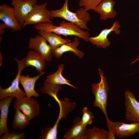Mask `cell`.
<instances>
[{
    "label": "cell",
    "instance_id": "obj_1",
    "mask_svg": "<svg viewBox=\"0 0 139 139\" xmlns=\"http://www.w3.org/2000/svg\"><path fill=\"white\" fill-rule=\"evenodd\" d=\"M33 27L39 31H50L65 36H74L86 42L89 41L90 37V33L88 31H84L77 25L64 20L61 22L58 26L54 25L53 23H44L34 25Z\"/></svg>",
    "mask_w": 139,
    "mask_h": 139
},
{
    "label": "cell",
    "instance_id": "obj_2",
    "mask_svg": "<svg viewBox=\"0 0 139 139\" xmlns=\"http://www.w3.org/2000/svg\"><path fill=\"white\" fill-rule=\"evenodd\" d=\"M69 0H64V3L60 9L50 11L51 19L59 18L74 23L83 30H90L87 26L88 22L91 20L89 13L83 7H80L75 13L68 9Z\"/></svg>",
    "mask_w": 139,
    "mask_h": 139
},
{
    "label": "cell",
    "instance_id": "obj_3",
    "mask_svg": "<svg viewBox=\"0 0 139 139\" xmlns=\"http://www.w3.org/2000/svg\"><path fill=\"white\" fill-rule=\"evenodd\" d=\"M98 71L100 77V81L91 85L92 91L95 97L93 106L102 110L107 120L109 119L106 110L109 87L103 71L99 68H98Z\"/></svg>",
    "mask_w": 139,
    "mask_h": 139
},
{
    "label": "cell",
    "instance_id": "obj_4",
    "mask_svg": "<svg viewBox=\"0 0 139 139\" xmlns=\"http://www.w3.org/2000/svg\"><path fill=\"white\" fill-rule=\"evenodd\" d=\"M18 65V72L15 79L12 81L11 85L8 88L3 89L0 86V99L2 100L7 97H15L18 99L26 96L25 91L19 88V78L22 70L26 67L24 63L25 58L20 60L16 58H14Z\"/></svg>",
    "mask_w": 139,
    "mask_h": 139
},
{
    "label": "cell",
    "instance_id": "obj_5",
    "mask_svg": "<svg viewBox=\"0 0 139 139\" xmlns=\"http://www.w3.org/2000/svg\"><path fill=\"white\" fill-rule=\"evenodd\" d=\"M47 1L44 4L35 5L26 17L23 27L41 23H53L51 20L50 11L47 9Z\"/></svg>",
    "mask_w": 139,
    "mask_h": 139
},
{
    "label": "cell",
    "instance_id": "obj_6",
    "mask_svg": "<svg viewBox=\"0 0 139 139\" xmlns=\"http://www.w3.org/2000/svg\"><path fill=\"white\" fill-rule=\"evenodd\" d=\"M13 108L18 109L30 118L33 119L40 114V108L37 101L33 98H28L26 96L18 99L14 101Z\"/></svg>",
    "mask_w": 139,
    "mask_h": 139
},
{
    "label": "cell",
    "instance_id": "obj_7",
    "mask_svg": "<svg viewBox=\"0 0 139 139\" xmlns=\"http://www.w3.org/2000/svg\"><path fill=\"white\" fill-rule=\"evenodd\" d=\"M28 48L40 53L47 62L52 60L53 55L51 51V47L47 41L39 34L30 38Z\"/></svg>",
    "mask_w": 139,
    "mask_h": 139
},
{
    "label": "cell",
    "instance_id": "obj_8",
    "mask_svg": "<svg viewBox=\"0 0 139 139\" xmlns=\"http://www.w3.org/2000/svg\"><path fill=\"white\" fill-rule=\"evenodd\" d=\"M125 96L126 119L139 123V102L134 93L128 90L125 92Z\"/></svg>",
    "mask_w": 139,
    "mask_h": 139
},
{
    "label": "cell",
    "instance_id": "obj_9",
    "mask_svg": "<svg viewBox=\"0 0 139 139\" xmlns=\"http://www.w3.org/2000/svg\"><path fill=\"white\" fill-rule=\"evenodd\" d=\"M37 0H13L11 4L13 6L17 19L22 27L25 20L37 4Z\"/></svg>",
    "mask_w": 139,
    "mask_h": 139
},
{
    "label": "cell",
    "instance_id": "obj_10",
    "mask_svg": "<svg viewBox=\"0 0 139 139\" xmlns=\"http://www.w3.org/2000/svg\"><path fill=\"white\" fill-rule=\"evenodd\" d=\"M120 27L121 25L119 22L117 21H115L110 28H105L101 30L97 36L90 37L89 41L97 47H101L106 48L109 47L111 44L110 41L108 39V35L112 32H114L116 34H119L120 32Z\"/></svg>",
    "mask_w": 139,
    "mask_h": 139
},
{
    "label": "cell",
    "instance_id": "obj_11",
    "mask_svg": "<svg viewBox=\"0 0 139 139\" xmlns=\"http://www.w3.org/2000/svg\"><path fill=\"white\" fill-rule=\"evenodd\" d=\"M0 20L8 29L13 31L20 30L22 27L18 21L13 7L6 4L0 5Z\"/></svg>",
    "mask_w": 139,
    "mask_h": 139
},
{
    "label": "cell",
    "instance_id": "obj_12",
    "mask_svg": "<svg viewBox=\"0 0 139 139\" xmlns=\"http://www.w3.org/2000/svg\"><path fill=\"white\" fill-rule=\"evenodd\" d=\"M111 123L116 135L120 139L128 137L139 132V123H133L128 124L111 121Z\"/></svg>",
    "mask_w": 139,
    "mask_h": 139
},
{
    "label": "cell",
    "instance_id": "obj_13",
    "mask_svg": "<svg viewBox=\"0 0 139 139\" xmlns=\"http://www.w3.org/2000/svg\"><path fill=\"white\" fill-rule=\"evenodd\" d=\"M79 44L78 38L76 37L72 42L65 44L57 48L51 49V52L53 56L57 59H59L62 57L65 53L71 51L74 53L79 58L81 59L83 58L84 54L83 52L77 49V47Z\"/></svg>",
    "mask_w": 139,
    "mask_h": 139
},
{
    "label": "cell",
    "instance_id": "obj_14",
    "mask_svg": "<svg viewBox=\"0 0 139 139\" xmlns=\"http://www.w3.org/2000/svg\"><path fill=\"white\" fill-rule=\"evenodd\" d=\"M115 3L113 0H103L93 10L99 14L101 20L114 18L117 13L114 8Z\"/></svg>",
    "mask_w": 139,
    "mask_h": 139
},
{
    "label": "cell",
    "instance_id": "obj_15",
    "mask_svg": "<svg viewBox=\"0 0 139 139\" xmlns=\"http://www.w3.org/2000/svg\"><path fill=\"white\" fill-rule=\"evenodd\" d=\"M25 58L26 67L33 66L36 68V71L40 73L43 72L46 68V61L40 53L31 50L28 51Z\"/></svg>",
    "mask_w": 139,
    "mask_h": 139
},
{
    "label": "cell",
    "instance_id": "obj_16",
    "mask_svg": "<svg viewBox=\"0 0 139 139\" xmlns=\"http://www.w3.org/2000/svg\"><path fill=\"white\" fill-rule=\"evenodd\" d=\"M45 72L43 71L39 75L33 77H30L28 75L20 76L19 78L20 83L23 87L27 97L31 98L33 96L38 97L39 96V94L35 90V83L40 77L45 74Z\"/></svg>",
    "mask_w": 139,
    "mask_h": 139
},
{
    "label": "cell",
    "instance_id": "obj_17",
    "mask_svg": "<svg viewBox=\"0 0 139 139\" xmlns=\"http://www.w3.org/2000/svg\"><path fill=\"white\" fill-rule=\"evenodd\" d=\"M81 119L77 117L74 119L73 125L66 132L64 137L65 139H86L87 129L81 122Z\"/></svg>",
    "mask_w": 139,
    "mask_h": 139
},
{
    "label": "cell",
    "instance_id": "obj_18",
    "mask_svg": "<svg viewBox=\"0 0 139 139\" xmlns=\"http://www.w3.org/2000/svg\"><path fill=\"white\" fill-rule=\"evenodd\" d=\"M7 97L0 101V136L9 132L7 125L8 109L11 102L14 99Z\"/></svg>",
    "mask_w": 139,
    "mask_h": 139
},
{
    "label": "cell",
    "instance_id": "obj_19",
    "mask_svg": "<svg viewBox=\"0 0 139 139\" xmlns=\"http://www.w3.org/2000/svg\"><path fill=\"white\" fill-rule=\"evenodd\" d=\"M39 34L49 43L51 49L58 48L63 44L72 42L69 39H64L60 35L50 31L40 30Z\"/></svg>",
    "mask_w": 139,
    "mask_h": 139
},
{
    "label": "cell",
    "instance_id": "obj_20",
    "mask_svg": "<svg viewBox=\"0 0 139 139\" xmlns=\"http://www.w3.org/2000/svg\"><path fill=\"white\" fill-rule=\"evenodd\" d=\"M64 65L63 64H60L58 66L57 71L53 73L47 75L46 79L45 81L49 83L54 84L66 85L77 89V87L75 86L70 83L71 81L64 77L62 73L64 70Z\"/></svg>",
    "mask_w": 139,
    "mask_h": 139
},
{
    "label": "cell",
    "instance_id": "obj_21",
    "mask_svg": "<svg viewBox=\"0 0 139 139\" xmlns=\"http://www.w3.org/2000/svg\"><path fill=\"white\" fill-rule=\"evenodd\" d=\"M31 120L20 110L17 109L12 123V127L15 129L25 128L30 124Z\"/></svg>",
    "mask_w": 139,
    "mask_h": 139
},
{
    "label": "cell",
    "instance_id": "obj_22",
    "mask_svg": "<svg viewBox=\"0 0 139 139\" xmlns=\"http://www.w3.org/2000/svg\"><path fill=\"white\" fill-rule=\"evenodd\" d=\"M62 89L61 85L51 83L45 81L44 82L43 86L39 89L42 93L48 94L55 100L58 98L57 95V93Z\"/></svg>",
    "mask_w": 139,
    "mask_h": 139
},
{
    "label": "cell",
    "instance_id": "obj_23",
    "mask_svg": "<svg viewBox=\"0 0 139 139\" xmlns=\"http://www.w3.org/2000/svg\"><path fill=\"white\" fill-rule=\"evenodd\" d=\"M108 131L94 126L87 130L86 139H108Z\"/></svg>",
    "mask_w": 139,
    "mask_h": 139
},
{
    "label": "cell",
    "instance_id": "obj_24",
    "mask_svg": "<svg viewBox=\"0 0 139 139\" xmlns=\"http://www.w3.org/2000/svg\"><path fill=\"white\" fill-rule=\"evenodd\" d=\"M103 0H79L80 7H83L87 11L93 10Z\"/></svg>",
    "mask_w": 139,
    "mask_h": 139
},
{
    "label": "cell",
    "instance_id": "obj_25",
    "mask_svg": "<svg viewBox=\"0 0 139 139\" xmlns=\"http://www.w3.org/2000/svg\"><path fill=\"white\" fill-rule=\"evenodd\" d=\"M82 111V116L81 122L82 124L84 126H86L88 124H91L95 118L94 116L88 110L87 107L83 108Z\"/></svg>",
    "mask_w": 139,
    "mask_h": 139
},
{
    "label": "cell",
    "instance_id": "obj_26",
    "mask_svg": "<svg viewBox=\"0 0 139 139\" xmlns=\"http://www.w3.org/2000/svg\"><path fill=\"white\" fill-rule=\"evenodd\" d=\"M25 134L24 132L20 134L14 132H10L9 131L0 137V139H24Z\"/></svg>",
    "mask_w": 139,
    "mask_h": 139
},
{
    "label": "cell",
    "instance_id": "obj_27",
    "mask_svg": "<svg viewBox=\"0 0 139 139\" xmlns=\"http://www.w3.org/2000/svg\"><path fill=\"white\" fill-rule=\"evenodd\" d=\"M106 120L107 127L108 129V139H115V133L111 124V120L109 119Z\"/></svg>",
    "mask_w": 139,
    "mask_h": 139
},
{
    "label": "cell",
    "instance_id": "obj_28",
    "mask_svg": "<svg viewBox=\"0 0 139 139\" xmlns=\"http://www.w3.org/2000/svg\"><path fill=\"white\" fill-rule=\"evenodd\" d=\"M6 28H8L6 24L4 22L0 24V35H2L4 32V30Z\"/></svg>",
    "mask_w": 139,
    "mask_h": 139
},
{
    "label": "cell",
    "instance_id": "obj_29",
    "mask_svg": "<svg viewBox=\"0 0 139 139\" xmlns=\"http://www.w3.org/2000/svg\"><path fill=\"white\" fill-rule=\"evenodd\" d=\"M3 56L2 54L1 51H0V66H1L3 64Z\"/></svg>",
    "mask_w": 139,
    "mask_h": 139
},
{
    "label": "cell",
    "instance_id": "obj_30",
    "mask_svg": "<svg viewBox=\"0 0 139 139\" xmlns=\"http://www.w3.org/2000/svg\"><path fill=\"white\" fill-rule=\"evenodd\" d=\"M139 60V55L138 56H137V58L134 61H133L131 63V64H134L135 62H136L137 61V60Z\"/></svg>",
    "mask_w": 139,
    "mask_h": 139
},
{
    "label": "cell",
    "instance_id": "obj_31",
    "mask_svg": "<svg viewBox=\"0 0 139 139\" xmlns=\"http://www.w3.org/2000/svg\"><path fill=\"white\" fill-rule=\"evenodd\" d=\"M11 0V1H12V0ZM37 0L38 1V0Z\"/></svg>",
    "mask_w": 139,
    "mask_h": 139
}]
</instances>
